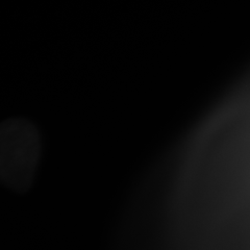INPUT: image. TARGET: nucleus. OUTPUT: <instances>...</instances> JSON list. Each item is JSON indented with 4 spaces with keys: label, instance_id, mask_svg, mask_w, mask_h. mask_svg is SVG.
<instances>
[{
    "label": "nucleus",
    "instance_id": "f257e3e1",
    "mask_svg": "<svg viewBox=\"0 0 250 250\" xmlns=\"http://www.w3.org/2000/svg\"><path fill=\"white\" fill-rule=\"evenodd\" d=\"M41 150L40 134L30 121L10 118L0 123V184L26 193L33 186Z\"/></svg>",
    "mask_w": 250,
    "mask_h": 250
}]
</instances>
